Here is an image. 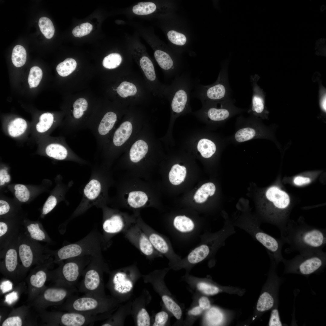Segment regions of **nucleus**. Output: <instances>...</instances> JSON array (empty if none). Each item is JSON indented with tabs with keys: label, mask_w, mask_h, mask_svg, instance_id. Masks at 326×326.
I'll use <instances>...</instances> for the list:
<instances>
[{
	"label": "nucleus",
	"mask_w": 326,
	"mask_h": 326,
	"mask_svg": "<svg viewBox=\"0 0 326 326\" xmlns=\"http://www.w3.org/2000/svg\"><path fill=\"white\" fill-rule=\"evenodd\" d=\"M281 238L291 250L299 253L323 251L326 244V230L301 221H288L280 232Z\"/></svg>",
	"instance_id": "1"
},
{
	"label": "nucleus",
	"mask_w": 326,
	"mask_h": 326,
	"mask_svg": "<svg viewBox=\"0 0 326 326\" xmlns=\"http://www.w3.org/2000/svg\"><path fill=\"white\" fill-rule=\"evenodd\" d=\"M154 193L150 180L127 174L122 181L121 205L133 213H140L142 209L155 206Z\"/></svg>",
	"instance_id": "2"
},
{
	"label": "nucleus",
	"mask_w": 326,
	"mask_h": 326,
	"mask_svg": "<svg viewBox=\"0 0 326 326\" xmlns=\"http://www.w3.org/2000/svg\"><path fill=\"white\" fill-rule=\"evenodd\" d=\"M236 232L233 223L226 222L219 230L211 232L205 231L199 236L200 242L174 267L188 268L214 255L225 241Z\"/></svg>",
	"instance_id": "3"
},
{
	"label": "nucleus",
	"mask_w": 326,
	"mask_h": 326,
	"mask_svg": "<svg viewBox=\"0 0 326 326\" xmlns=\"http://www.w3.org/2000/svg\"><path fill=\"white\" fill-rule=\"evenodd\" d=\"M275 128L274 125H264L260 118L250 115L245 118L240 115L236 119L235 132L227 137L229 143L234 144L255 139H265L274 142L278 146Z\"/></svg>",
	"instance_id": "4"
},
{
	"label": "nucleus",
	"mask_w": 326,
	"mask_h": 326,
	"mask_svg": "<svg viewBox=\"0 0 326 326\" xmlns=\"http://www.w3.org/2000/svg\"><path fill=\"white\" fill-rule=\"evenodd\" d=\"M233 224L262 245L276 264L283 261L284 258L282 251L284 242L281 238H275L264 232L261 229L260 222L257 219L251 216H246Z\"/></svg>",
	"instance_id": "5"
},
{
	"label": "nucleus",
	"mask_w": 326,
	"mask_h": 326,
	"mask_svg": "<svg viewBox=\"0 0 326 326\" xmlns=\"http://www.w3.org/2000/svg\"><path fill=\"white\" fill-rule=\"evenodd\" d=\"M92 257L82 273L78 290L84 295L105 298L103 275L107 267L101 255Z\"/></svg>",
	"instance_id": "6"
},
{
	"label": "nucleus",
	"mask_w": 326,
	"mask_h": 326,
	"mask_svg": "<svg viewBox=\"0 0 326 326\" xmlns=\"http://www.w3.org/2000/svg\"><path fill=\"white\" fill-rule=\"evenodd\" d=\"M229 63V59L224 62L216 80L213 84L204 85L196 83L192 96L203 102L220 101L231 98L228 74Z\"/></svg>",
	"instance_id": "7"
},
{
	"label": "nucleus",
	"mask_w": 326,
	"mask_h": 326,
	"mask_svg": "<svg viewBox=\"0 0 326 326\" xmlns=\"http://www.w3.org/2000/svg\"><path fill=\"white\" fill-rule=\"evenodd\" d=\"M299 253L292 259H284L285 272L308 275L324 267L326 254L323 251Z\"/></svg>",
	"instance_id": "8"
},
{
	"label": "nucleus",
	"mask_w": 326,
	"mask_h": 326,
	"mask_svg": "<svg viewBox=\"0 0 326 326\" xmlns=\"http://www.w3.org/2000/svg\"><path fill=\"white\" fill-rule=\"evenodd\" d=\"M195 84L189 74L183 73L175 77L171 85L165 88L164 93L170 99L174 113H181L186 109L190 101L191 91Z\"/></svg>",
	"instance_id": "9"
},
{
	"label": "nucleus",
	"mask_w": 326,
	"mask_h": 326,
	"mask_svg": "<svg viewBox=\"0 0 326 326\" xmlns=\"http://www.w3.org/2000/svg\"><path fill=\"white\" fill-rule=\"evenodd\" d=\"M115 304L114 301L106 297L75 295L68 298L65 308L69 312L97 315L107 313Z\"/></svg>",
	"instance_id": "10"
},
{
	"label": "nucleus",
	"mask_w": 326,
	"mask_h": 326,
	"mask_svg": "<svg viewBox=\"0 0 326 326\" xmlns=\"http://www.w3.org/2000/svg\"><path fill=\"white\" fill-rule=\"evenodd\" d=\"M140 213L130 214L127 213L107 208L105 210L103 229L105 238L108 241L114 235L123 233L137 221Z\"/></svg>",
	"instance_id": "11"
},
{
	"label": "nucleus",
	"mask_w": 326,
	"mask_h": 326,
	"mask_svg": "<svg viewBox=\"0 0 326 326\" xmlns=\"http://www.w3.org/2000/svg\"><path fill=\"white\" fill-rule=\"evenodd\" d=\"M235 101L231 98L220 101L203 102L205 105L203 113L210 121L225 123L236 115L246 111L236 106Z\"/></svg>",
	"instance_id": "12"
},
{
	"label": "nucleus",
	"mask_w": 326,
	"mask_h": 326,
	"mask_svg": "<svg viewBox=\"0 0 326 326\" xmlns=\"http://www.w3.org/2000/svg\"><path fill=\"white\" fill-rule=\"evenodd\" d=\"M137 223L146 234L155 249L169 260L172 267L180 261L181 257L175 253L169 240L146 224L140 214L138 216Z\"/></svg>",
	"instance_id": "13"
},
{
	"label": "nucleus",
	"mask_w": 326,
	"mask_h": 326,
	"mask_svg": "<svg viewBox=\"0 0 326 326\" xmlns=\"http://www.w3.org/2000/svg\"><path fill=\"white\" fill-rule=\"evenodd\" d=\"M123 234L125 237L148 258L162 256L154 248L146 234L136 222Z\"/></svg>",
	"instance_id": "14"
},
{
	"label": "nucleus",
	"mask_w": 326,
	"mask_h": 326,
	"mask_svg": "<svg viewBox=\"0 0 326 326\" xmlns=\"http://www.w3.org/2000/svg\"><path fill=\"white\" fill-rule=\"evenodd\" d=\"M170 231L177 239L184 241H190L200 234L202 227L185 215H178L173 219L169 227Z\"/></svg>",
	"instance_id": "15"
},
{
	"label": "nucleus",
	"mask_w": 326,
	"mask_h": 326,
	"mask_svg": "<svg viewBox=\"0 0 326 326\" xmlns=\"http://www.w3.org/2000/svg\"><path fill=\"white\" fill-rule=\"evenodd\" d=\"M84 256L69 259L61 270V280L66 286H75L90 259Z\"/></svg>",
	"instance_id": "16"
},
{
	"label": "nucleus",
	"mask_w": 326,
	"mask_h": 326,
	"mask_svg": "<svg viewBox=\"0 0 326 326\" xmlns=\"http://www.w3.org/2000/svg\"><path fill=\"white\" fill-rule=\"evenodd\" d=\"M259 76L257 74L251 75L250 80L252 90L251 104L248 113L261 119L268 120L269 112L265 105V95L263 90L257 85Z\"/></svg>",
	"instance_id": "17"
},
{
	"label": "nucleus",
	"mask_w": 326,
	"mask_h": 326,
	"mask_svg": "<svg viewBox=\"0 0 326 326\" xmlns=\"http://www.w3.org/2000/svg\"><path fill=\"white\" fill-rule=\"evenodd\" d=\"M19 257L22 265L28 268L33 264L36 255L43 252V249L39 244L26 235H19L17 238Z\"/></svg>",
	"instance_id": "18"
},
{
	"label": "nucleus",
	"mask_w": 326,
	"mask_h": 326,
	"mask_svg": "<svg viewBox=\"0 0 326 326\" xmlns=\"http://www.w3.org/2000/svg\"><path fill=\"white\" fill-rule=\"evenodd\" d=\"M83 242L75 243L65 245L59 249L56 253V257L58 260L69 259L70 258L91 255L92 256L101 255L93 252L91 247H88Z\"/></svg>",
	"instance_id": "19"
},
{
	"label": "nucleus",
	"mask_w": 326,
	"mask_h": 326,
	"mask_svg": "<svg viewBox=\"0 0 326 326\" xmlns=\"http://www.w3.org/2000/svg\"><path fill=\"white\" fill-rule=\"evenodd\" d=\"M127 269L117 270L112 274L110 287L115 295L128 293L133 288V283L129 279L126 273Z\"/></svg>",
	"instance_id": "20"
},
{
	"label": "nucleus",
	"mask_w": 326,
	"mask_h": 326,
	"mask_svg": "<svg viewBox=\"0 0 326 326\" xmlns=\"http://www.w3.org/2000/svg\"><path fill=\"white\" fill-rule=\"evenodd\" d=\"M59 142H54L46 146L45 152L48 156L59 160L65 159L69 156L77 159L78 157L71 149Z\"/></svg>",
	"instance_id": "21"
},
{
	"label": "nucleus",
	"mask_w": 326,
	"mask_h": 326,
	"mask_svg": "<svg viewBox=\"0 0 326 326\" xmlns=\"http://www.w3.org/2000/svg\"><path fill=\"white\" fill-rule=\"evenodd\" d=\"M154 55L158 65L162 69L168 72L169 75L176 77L180 75L175 70L176 69L173 60L168 54L162 50H157L155 51Z\"/></svg>",
	"instance_id": "22"
},
{
	"label": "nucleus",
	"mask_w": 326,
	"mask_h": 326,
	"mask_svg": "<svg viewBox=\"0 0 326 326\" xmlns=\"http://www.w3.org/2000/svg\"><path fill=\"white\" fill-rule=\"evenodd\" d=\"M133 127L131 123L128 121L122 123L115 131L112 138V143L115 147L122 145L131 134Z\"/></svg>",
	"instance_id": "23"
},
{
	"label": "nucleus",
	"mask_w": 326,
	"mask_h": 326,
	"mask_svg": "<svg viewBox=\"0 0 326 326\" xmlns=\"http://www.w3.org/2000/svg\"><path fill=\"white\" fill-rule=\"evenodd\" d=\"M148 147L146 143L142 140L136 141L132 145L129 153L130 161L133 163L140 162L148 152Z\"/></svg>",
	"instance_id": "24"
},
{
	"label": "nucleus",
	"mask_w": 326,
	"mask_h": 326,
	"mask_svg": "<svg viewBox=\"0 0 326 326\" xmlns=\"http://www.w3.org/2000/svg\"><path fill=\"white\" fill-rule=\"evenodd\" d=\"M26 235L35 241L49 242L50 238L42 227L37 223H30L25 227Z\"/></svg>",
	"instance_id": "25"
},
{
	"label": "nucleus",
	"mask_w": 326,
	"mask_h": 326,
	"mask_svg": "<svg viewBox=\"0 0 326 326\" xmlns=\"http://www.w3.org/2000/svg\"><path fill=\"white\" fill-rule=\"evenodd\" d=\"M216 187L212 183L208 182L203 184L196 191L194 198L198 203L205 202L209 196H213L215 192Z\"/></svg>",
	"instance_id": "26"
},
{
	"label": "nucleus",
	"mask_w": 326,
	"mask_h": 326,
	"mask_svg": "<svg viewBox=\"0 0 326 326\" xmlns=\"http://www.w3.org/2000/svg\"><path fill=\"white\" fill-rule=\"evenodd\" d=\"M197 149L203 157L208 158L211 157L215 153L217 147L215 143L212 140L204 138L199 141Z\"/></svg>",
	"instance_id": "27"
},
{
	"label": "nucleus",
	"mask_w": 326,
	"mask_h": 326,
	"mask_svg": "<svg viewBox=\"0 0 326 326\" xmlns=\"http://www.w3.org/2000/svg\"><path fill=\"white\" fill-rule=\"evenodd\" d=\"M186 175V169L178 164L173 166L168 174L169 181L172 184L178 185L184 181Z\"/></svg>",
	"instance_id": "28"
},
{
	"label": "nucleus",
	"mask_w": 326,
	"mask_h": 326,
	"mask_svg": "<svg viewBox=\"0 0 326 326\" xmlns=\"http://www.w3.org/2000/svg\"><path fill=\"white\" fill-rule=\"evenodd\" d=\"M27 127V123L24 119L16 118L9 123L8 128V133L12 137L19 136L25 132Z\"/></svg>",
	"instance_id": "29"
},
{
	"label": "nucleus",
	"mask_w": 326,
	"mask_h": 326,
	"mask_svg": "<svg viewBox=\"0 0 326 326\" xmlns=\"http://www.w3.org/2000/svg\"><path fill=\"white\" fill-rule=\"evenodd\" d=\"M275 300L273 296L268 292H264L260 296L256 306L257 310L263 312L270 310L274 305Z\"/></svg>",
	"instance_id": "30"
},
{
	"label": "nucleus",
	"mask_w": 326,
	"mask_h": 326,
	"mask_svg": "<svg viewBox=\"0 0 326 326\" xmlns=\"http://www.w3.org/2000/svg\"><path fill=\"white\" fill-rule=\"evenodd\" d=\"M139 64L146 78L151 82H156V76L153 64L148 57L142 56L140 59Z\"/></svg>",
	"instance_id": "31"
},
{
	"label": "nucleus",
	"mask_w": 326,
	"mask_h": 326,
	"mask_svg": "<svg viewBox=\"0 0 326 326\" xmlns=\"http://www.w3.org/2000/svg\"><path fill=\"white\" fill-rule=\"evenodd\" d=\"M55 121L53 114L49 112L44 113L40 117L39 122L36 125V130L40 133L45 132L51 127Z\"/></svg>",
	"instance_id": "32"
},
{
	"label": "nucleus",
	"mask_w": 326,
	"mask_h": 326,
	"mask_svg": "<svg viewBox=\"0 0 326 326\" xmlns=\"http://www.w3.org/2000/svg\"><path fill=\"white\" fill-rule=\"evenodd\" d=\"M27 53L25 48L21 45H17L14 48L11 55L13 65L16 67H20L26 62Z\"/></svg>",
	"instance_id": "33"
},
{
	"label": "nucleus",
	"mask_w": 326,
	"mask_h": 326,
	"mask_svg": "<svg viewBox=\"0 0 326 326\" xmlns=\"http://www.w3.org/2000/svg\"><path fill=\"white\" fill-rule=\"evenodd\" d=\"M76 66V61L73 59L69 58L59 63L56 67V70L60 76L66 77L73 72Z\"/></svg>",
	"instance_id": "34"
},
{
	"label": "nucleus",
	"mask_w": 326,
	"mask_h": 326,
	"mask_svg": "<svg viewBox=\"0 0 326 326\" xmlns=\"http://www.w3.org/2000/svg\"><path fill=\"white\" fill-rule=\"evenodd\" d=\"M208 309L206 315V319L209 325H219L222 323L224 316L219 309L215 307H212Z\"/></svg>",
	"instance_id": "35"
},
{
	"label": "nucleus",
	"mask_w": 326,
	"mask_h": 326,
	"mask_svg": "<svg viewBox=\"0 0 326 326\" xmlns=\"http://www.w3.org/2000/svg\"><path fill=\"white\" fill-rule=\"evenodd\" d=\"M101 190V185L97 180L92 179L86 185L84 193L89 199L92 200L96 198L100 194Z\"/></svg>",
	"instance_id": "36"
},
{
	"label": "nucleus",
	"mask_w": 326,
	"mask_h": 326,
	"mask_svg": "<svg viewBox=\"0 0 326 326\" xmlns=\"http://www.w3.org/2000/svg\"><path fill=\"white\" fill-rule=\"evenodd\" d=\"M156 8V5L152 2H140L133 6L132 11L136 14L146 15L153 13Z\"/></svg>",
	"instance_id": "37"
},
{
	"label": "nucleus",
	"mask_w": 326,
	"mask_h": 326,
	"mask_svg": "<svg viewBox=\"0 0 326 326\" xmlns=\"http://www.w3.org/2000/svg\"><path fill=\"white\" fill-rule=\"evenodd\" d=\"M38 25L41 32L46 38L50 39L53 37L55 29L49 18L44 17H41L39 20Z\"/></svg>",
	"instance_id": "38"
},
{
	"label": "nucleus",
	"mask_w": 326,
	"mask_h": 326,
	"mask_svg": "<svg viewBox=\"0 0 326 326\" xmlns=\"http://www.w3.org/2000/svg\"><path fill=\"white\" fill-rule=\"evenodd\" d=\"M162 299L168 310L177 319H180L182 315V310L180 307L172 298L168 295H163Z\"/></svg>",
	"instance_id": "39"
},
{
	"label": "nucleus",
	"mask_w": 326,
	"mask_h": 326,
	"mask_svg": "<svg viewBox=\"0 0 326 326\" xmlns=\"http://www.w3.org/2000/svg\"><path fill=\"white\" fill-rule=\"evenodd\" d=\"M137 91V88L134 84L127 81L122 82L117 89L118 94L123 98L134 95Z\"/></svg>",
	"instance_id": "40"
},
{
	"label": "nucleus",
	"mask_w": 326,
	"mask_h": 326,
	"mask_svg": "<svg viewBox=\"0 0 326 326\" xmlns=\"http://www.w3.org/2000/svg\"><path fill=\"white\" fill-rule=\"evenodd\" d=\"M122 61L121 56L117 53H110L105 57L102 62L103 66L106 68L111 69L116 68Z\"/></svg>",
	"instance_id": "41"
},
{
	"label": "nucleus",
	"mask_w": 326,
	"mask_h": 326,
	"mask_svg": "<svg viewBox=\"0 0 326 326\" xmlns=\"http://www.w3.org/2000/svg\"><path fill=\"white\" fill-rule=\"evenodd\" d=\"M43 76L41 69L37 66L32 67L30 69L28 80L30 88H35L39 84Z\"/></svg>",
	"instance_id": "42"
},
{
	"label": "nucleus",
	"mask_w": 326,
	"mask_h": 326,
	"mask_svg": "<svg viewBox=\"0 0 326 326\" xmlns=\"http://www.w3.org/2000/svg\"><path fill=\"white\" fill-rule=\"evenodd\" d=\"M46 277V273L44 271L39 270L35 274L31 276L30 279V283L31 285L34 287L38 288H41L44 285Z\"/></svg>",
	"instance_id": "43"
},
{
	"label": "nucleus",
	"mask_w": 326,
	"mask_h": 326,
	"mask_svg": "<svg viewBox=\"0 0 326 326\" xmlns=\"http://www.w3.org/2000/svg\"><path fill=\"white\" fill-rule=\"evenodd\" d=\"M14 188L15 190L14 193L15 196L19 201L25 202L28 200L30 193L25 186L21 184H17L14 186Z\"/></svg>",
	"instance_id": "44"
},
{
	"label": "nucleus",
	"mask_w": 326,
	"mask_h": 326,
	"mask_svg": "<svg viewBox=\"0 0 326 326\" xmlns=\"http://www.w3.org/2000/svg\"><path fill=\"white\" fill-rule=\"evenodd\" d=\"M92 28V26L90 23H83L75 27L72 31V33L75 37H82L89 34Z\"/></svg>",
	"instance_id": "45"
},
{
	"label": "nucleus",
	"mask_w": 326,
	"mask_h": 326,
	"mask_svg": "<svg viewBox=\"0 0 326 326\" xmlns=\"http://www.w3.org/2000/svg\"><path fill=\"white\" fill-rule=\"evenodd\" d=\"M167 36L168 40L172 43L178 45H184L187 40L184 34L174 30L168 31Z\"/></svg>",
	"instance_id": "46"
},
{
	"label": "nucleus",
	"mask_w": 326,
	"mask_h": 326,
	"mask_svg": "<svg viewBox=\"0 0 326 326\" xmlns=\"http://www.w3.org/2000/svg\"><path fill=\"white\" fill-rule=\"evenodd\" d=\"M197 286L199 290L207 295H215L219 291V288L217 286L204 282L198 283Z\"/></svg>",
	"instance_id": "47"
},
{
	"label": "nucleus",
	"mask_w": 326,
	"mask_h": 326,
	"mask_svg": "<svg viewBox=\"0 0 326 326\" xmlns=\"http://www.w3.org/2000/svg\"><path fill=\"white\" fill-rule=\"evenodd\" d=\"M137 325L138 326H149L150 324L149 315L146 310L142 308L138 312L136 317Z\"/></svg>",
	"instance_id": "48"
},
{
	"label": "nucleus",
	"mask_w": 326,
	"mask_h": 326,
	"mask_svg": "<svg viewBox=\"0 0 326 326\" xmlns=\"http://www.w3.org/2000/svg\"><path fill=\"white\" fill-rule=\"evenodd\" d=\"M57 203L56 198L53 196H50L45 203L42 209V214L45 215L51 211Z\"/></svg>",
	"instance_id": "49"
},
{
	"label": "nucleus",
	"mask_w": 326,
	"mask_h": 326,
	"mask_svg": "<svg viewBox=\"0 0 326 326\" xmlns=\"http://www.w3.org/2000/svg\"><path fill=\"white\" fill-rule=\"evenodd\" d=\"M168 318V315L166 312L162 311L158 313L155 315L153 326L165 325Z\"/></svg>",
	"instance_id": "50"
},
{
	"label": "nucleus",
	"mask_w": 326,
	"mask_h": 326,
	"mask_svg": "<svg viewBox=\"0 0 326 326\" xmlns=\"http://www.w3.org/2000/svg\"><path fill=\"white\" fill-rule=\"evenodd\" d=\"M268 325L270 326H281L282 324L280 321L279 312L277 308H274L271 312Z\"/></svg>",
	"instance_id": "51"
},
{
	"label": "nucleus",
	"mask_w": 326,
	"mask_h": 326,
	"mask_svg": "<svg viewBox=\"0 0 326 326\" xmlns=\"http://www.w3.org/2000/svg\"><path fill=\"white\" fill-rule=\"evenodd\" d=\"M14 228V227H13ZM13 227H10L6 223L4 222H0V238L2 241L6 237L10 236L11 232L13 230Z\"/></svg>",
	"instance_id": "52"
},
{
	"label": "nucleus",
	"mask_w": 326,
	"mask_h": 326,
	"mask_svg": "<svg viewBox=\"0 0 326 326\" xmlns=\"http://www.w3.org/2000/svg\"><path fill=\"white\" fill-rule=\"evenodd\" d=\"M22 322L19 316H15L9 317L5 319L2 324V326H21Z\"/></svg>",
	"instance_id": "53"
},
{
	"label": "nucleus",
	"mask_w": 326,
	"mask_h": 326,
	"mask_svg": "<svg viewBox=\"0 0 326 326\" xmlns=\"http://www.w3.org/2000/svg\"><path fill=\"white\" fill-rule=\"evenodd\" d=\"M199 306L203 310L208 309L210 307V302L209 300L206 297H201L199 299Z\"/></svg>",
	"instance_id": "54"
},
{
	"label": "nucleus",
	"mask_w": 326,
	"mask_h": 326,
	"mask_svg": "<svg viewBox=\"0 0 326 326\" xmlns=\"http://www.w3.org/2000/svg\"><path fill=\"white\" fill-rule=\"evenodd\" d=\"M10 180V177L5 169H1L0 171V185L4 184L5 182H8Z\"/></svg>",
	"instance_id": "55"
},
{
	"label": "nucleus",
	"mask_w": 326,
	"mask_h": 326,
	"mask_svg": "<svg viewBox=\"0 0 326 326\" xmlns=\"http://www.w3.org/2000/svg\"><path fill=\"white\" fill-rule=\"evenodd\" d=\"M294 183L297 185H302L309 183L311 181L310 178L302 176H297L294 180Z\"/></svg>",
	"instance_id": "56"
},
{
	"label": "nucleus",
	"mask_w": 326,
	"mask_h": 326,
	"mask_svg": "<svg viewBox=\"0 0 326 326\" xmlns=\"http://www.w3.org/2000/svg\"><path fill=\"white\" fill-rule=\"evenodd\" d=\"M10 209L8 203L6 201L1 200H0V215L2 216L7 213Z\"/></svg>",
	"instance_id": "57"
},
{
	"label": "nucleus",
	"mask_w": 326,
	"mask_h": 326,
	"mask_svg": "<svg viewBox=\"0 0 326 326\" xmlns=\"http://www.w3.org/2000/svg\"><path fill=\"white\" fill-rule=\"evenodd\" d=\"M203 310L199 306H195L188 312V314L190 315H197L201 314Z\"/></svg>",
	"instance_id": "58"
},
{
	"label": "nucleus",
	"mask_w": 326,
	"mask_h": 326,
	"mask_svg": "<svg viewBox=\"0 0 326 326\" xmlns=\"http://www.w3.org/2000/svg\"><path fill=\"white\" fill-rule=\"evenodd\" d=\"M2 286L3 289H2V290L3 292H5L7 291H8L12 288V285L11 283L9 281H7L5 283L3 282V283H2Z\"/></svg>",
	"instance_id": "59"
},
{
	"label": "nucleus",
	"mask_w": 326,
	"mask_h": 326,
	"mask_svg": "<svg viewBox=\"0 0 326 326\" xmlns=\"http://www.w3.org/2000/svg\"><path fill=\"white\" fill-rule=\"evenodd\" d=\"M326 95L325 94L321 99L320 102V107L322 111L324 113H325L326 112Z\"/></svg>",
	"instance_id": "60"
}]
</instances>
